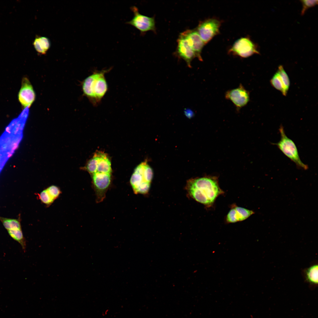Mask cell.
<instances>
[{"instance_id": "obj_1", "label": "cell", "mask_w": 318, "mask_h": 318, "mask_svg": "<svg viewBox=\"0 0 318 318\" xmlns=\"http://www.w3.org/2000/svg\"><path fill=\"white\" fill-rule=\"evenodd\" d=\"M186 189L192 198L207 207L212 206L217 198L224 193L218 177L210 175L189 180Z\"/></svg>"}, {"instance_id": "obj_2", "label": "cell", "mask_w": 318, "mask_h": 318, "mask_svg": "<svg viewBox=\"0 0 318 318\" xmlns=\"http://www.w3.org/2000/svg\"><path fill=\"white\" fill-rule=\"evenodd\" d=\"M111 69L95 71L83 81L82 89L84 94L94 106H97L108 90V85L105 74Z\"/></svg>"}, {"instance_id": "obj_3", "label": "cell", "mask_w": 318, "mask_h": 318, "mask_svg": "<svg viewBox=\"0 0 318 318\" xmlns=\"http://www.w3.org/2000/svg\"><path fill=\"white\" fill-rule=\"evenodd\" d=\"M153 174L152 168L146 161L137 166L130 180V184L135 194H146L148 193Z\"/></svg>"}, {"instance_id": "obj_4", "label": "cell", "mask_w": 318, "mask_h": 318, "mask_svg": "<svg viewBox=\"0 0 318 318\" xmlns=\"http://www.w3.org/2000/svg\"><path fill=\"white\" fill-rule=\"evenodd\" d=\"M281 138L277 143H272L276 145L286 157L294 162L299 168L306 170L308 165L304 163L299 156L297 146L294 141L286 135L283 127L281 125L279 128Z\"/></svg>"}, {"instance_id": "obj_5", "label": "cell", "mask_w": 318, "mask_h": 318, "mask_svg": "<svg viewBox=\"0 0 318 318\" xmlns=\"http://www.w3.org/2000/svg\"><path fill=\"white\" fill-rule=\"evenodd\" d=\"M92 178H99L111 175V162L106 154L97 151L88 162L86 167Z\"/></svg>"}, {"instance_id": "obj_6", "label": "cell", "mask_w": 318, "mask_h": 318, "mask_svg": "<svg viewBox=\"0 0 318 318\" xmlns=\"http://www.w3.org/2000/svg\"><path fill=\"white\" fill-rule=\"evenodd\" d=\"M131 9L134 14L132 19L126 23L132 25L140 31L141 34H143L149 31H156L155 22L153 17H149L140 14L138 8L135 6H132Z\"/></svg>"}, {"instance_id": "obj_7", "label": "cell", "mask_w": 318, "mask_h": 318, "mask_svg": "<svg viewBox=\"0 0 318 318\" xmlns=\"http://www.w3.org/2000/svg\"><path fill=\"white\" fill-rule=\"evenodd\" d=\"M220 25L217 19H210L201 22L196 29L205 44L219 33Z\"/></svg>"}, {"instance_id": "obj_8", "label": "cell", "mask_w": 318, "mask_h": 318, "mask_svg": "<svg viewBox=\"0 0 318 318\" xmlns=\"http://www.w3.org/2000/svg\"><path fill=\"white\" fill-rule=\"evenodd\" d=\"M229 52L243 58L259 53L254 44L249 38L246 37L241 38L236 40Z\"/></svg>"}, {"instance_id": "obj_9", "label": "cell", "mask_w": 318, "mask_h": 318, "mask_svg": "<svg viewBox=\"0 0 318 318\" xmlns=\"http://www.w3.org/2000/svg\"><path fill=\"white\" fill-rule=\"evenodd\" d=\"M225 97L233 104L237 110L246 106L250 100L249 92L241 84L236 88L227 91Z\"/></svg>"}, {"instance_id": "obj_10", "label": "cell", "mask_w": 318, "mask_h": 318, "mask_svg": "<svg viewBox=\"0 0 318 318\" xmlns=\"http://www.w3.org/2000/svg\"><path fill=\"white\" fill-rule=\"evenodd\" d=\"M35 94L32 85L26 77L23 78L21 88L18 94V99L24 108H29L35 98Z\"/></svg>"}, {"instance_id": "obj_11", "label": "cell", "mask_w": 318, "mask_h": 318, "mask_svg": "<svg viewBox=\"0 0 318 318\" xmlns=\"http://www.w3.org/2000/svg\"><path fill=\"white\" fill-rule=\"evenodd\" d=\"M177 43L176 52L178 56L183 59L186 62L188 67L191 68V62L194 58L196 57V55L182 33L179 35Z\"/></svg>"}, {"instance_id": "obj_12", "label": "cell", "mask_w": 318, "mask_h": 318, "mask_svg": "<svg viewBox=\"0 0 318 318\" xmlns=\"http://www.w3.org/2000/svg\"><path fill=\"white\" fill-rule=\"evenodd\" d=\"M270 82L274 87L286 96L290 83L288 76L282 65L279 67L277 71L271 79Z\"/></svg>"}, {"instance_id": "obj_13", "label": "cell", "mask_w": 318, "mask_h": 318, "mask_svg": "<svg viewBox=\"0 0 318 318\" xmlns=\"http://www.w3.org/2000/svg\"><path fill=\"white\" fill-rule=\"evenodd\" d=\"M187 39L188 44L195 53L196 57L202 61L201 54L205 44L196 29L188 30L182 32Z\"/></svg>"}, {"instance_id": "obj_14", "label": "cell", "mask_w": 318, "mask_h": 318, "mask_svg": "<svg viewBox=\"0 0 318 318\" xmlns=\"http://www.w3.org/2000/svg\"><path fill=\"white\" fill-rule=\"evenodd\" d=\"M254 213L252 210L237 206L233 204L226 215L227 223H235L243 221Z\"/></svg>"}, {"instance_id": "obj_15", "label": "cell", "mask_w": 318, "mask_h": 318, "mask_svg": "<svg viewBox=\"0 0 318 318\" xmlns=\"http://www.w3.org/2000/svg\"><path fill=\"white\" fill-rule=\"evenodd\" d=\"M33 44L36 51L40 54H45L49 49L50 43L47 37H36Z\"/></svg>"}, {"instance_id": "obj_16", "label": "cell", "mask_w": 318, "mask_h": 318, "mask_svg": "<svg viewBox=\"0 0 318 318\" xmlns=\"http://www.w3.org/2000/svg\"><path fill=\"white\" fill-rule=\"evenodd\" d=\"M10 236L19 243L24 250L26 247V241L24 238L21 229H13L7 230Z\"/></svg>"}, {"instance_id": "obj_17", "label": "cell", "mask_w": 318, "mask_h": 318, "mask_svg": "<svg viewBox=\"0 0 318 318\" xmlns=\"http://www.w3.org/2000/svg\"><path fill=\"white\" fill-rule=\"evenodd\" d=\"M306 279L309 282L314 284L318 283V265H314L308 268L306 271Z\"/></svg>"}, {"instance_id": "obj_18", "label": "cell", "mask_w": 318, "mask_h": 318, "mask_svg": "<svg viewBox=\"0 0 318 318\" xmlns=\"http://www.w3.org/2000/svg\"><path fill=\"white\" fill-rule=\"evenodd\" d=\"M0 220L7 230L13 229H21L19 219L4 218L0 217Z\"/></svg>"}, {"instance_id": "obj_19", "label": "cell", "mask_w": 318, "mask_h": 318, "mask_svg": "<svg viewBox=\"0 0 318 318\" xmlns=\"http://www.w3.org/2000/svg\"><path fill=\"white\" fill-rule=\"evenodd\" d=\"M39 198L42 203L47 205L52 203L54 201L46 189L40 193L39 195Z\"/></svg>"}, {"instance_id": "obj_20", "label": "cell", "mask_w": 318, "mask_h": 318, "mask_svg": "<svg viewBox=\"0 0 318 318\" xmlns=\"http://www.w3.org/2000/svg\"><path fill=\"white\" fill-rule=\"evenodd\" d=\"M46 189L50 196L54 200L58 197L61 193L58 187L54 185L49 186Z\"/></svg>"}, {"instance_id": "obj_21", "label": "cell", "mask_w": 318, "mask_h": 318, "mask_svg": "<svg viewBox=\"0 0 318 318\" xmlns=\"http://www.w3.org/2000/svg\"><path fill=\"white\" fill-rule=\"evenodd\" d=\"M303 7L301 11V14L303 15L308 8L314 6L318 4L317 0H302L301 1Z\"/></svg>"}, {"instance_id": "obj_22", "label": "cell", "mask_w": 318, "mask_h": 318, "mask_svg": "<svg viewBox=\"0 0 318 318\" xmlns=\"http://www.w3.org/2000/svg\"><path fill=\"white\" fill-rule=\"evenodd\" d=\"M108 311H109V310L108 309H107L105 311V312H103V313H102V316H104L105 315H107Z\"/></svg>"}]
</instances>
